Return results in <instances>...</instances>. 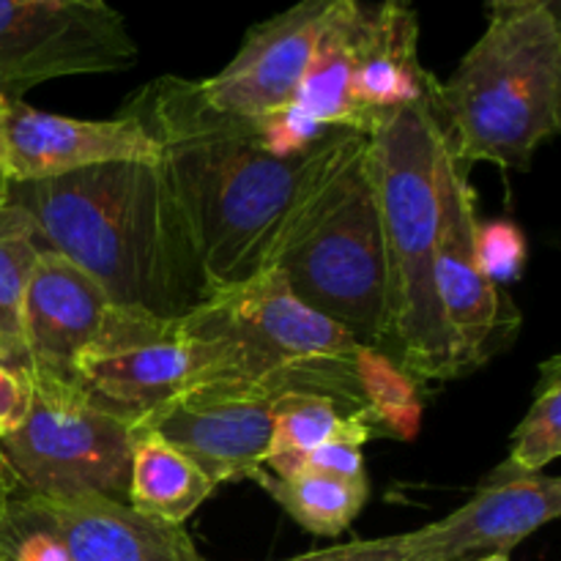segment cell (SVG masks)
Here are the masks:
<instances>
[{
	"instance_id": "obj_13",
	"label": "cell",
	"mask_w": 561,
	"mask_h": 561,
	"mask_svg": "<svg viewBox=\"0 0 561 561\" xmlns=\"http://www.w3.org/2000/svg\"><path fill=\"white\" fill-rule=\"evenodd\" d=\"M337 3L299 0L272 20L252 25L230 64L201 80L203 99L219 113L239 118H261L294 104L318 38Z\"/></svg>"
},
{
	"instance_id": "obj_34",
	"label": "cell",
	"mask_w": 561,
	"mask_h": 561,
	"mask_svg": "<svg viewBox=\"0 0 561 561\" xmlns=\"http://www.w3.org/2000/svg\"><path fill=\"white\" fill-rule=\"evenodd\" d=\"M477 561H510V557H507V553H488V557H482Z\"/></svg>"
},
{
	"instance_id": "obj_25",
	"label": "cell",
	"mask_w": 561,
	"mask_h": 561,
	"mask_svg": "<svg viewBox=\"0 0 561 561\" xmlns=\"http://www.w3.org/2000/svg\"><path fill=\"white\" fill-rule=\"evenodd\" d=\"M474 252L477 263H480L482 274L491 279L493 285L518 283L524 277L526 257V236L510 219H493V222L480 225L477 222L474 233Z\"/></svg>"
},
{
	"instance_id": "obj_21",
	"label": "cell",
	"mask_w": 561,
	"mask_h": 561,
	"mask_svg": "<svg viewBox=\"0 0 561 561\" xmlns=\"http://www.w3.org/2000/svg\"><path fill=\"white\" fill-rule=\"evenodd\" d=\"M252 480L316 537H340L351 529L365 510L370 488L367 480H337V477L299 471L294 477H274L261 469Z\"/></svg>"
},
{
	"instance_id": "obj_1",
	"label": "cell",
	"mask_w": 561,
	"mask_h": 561,
	"mask_svg": "<svg viewBox=\"0 0 561 561\" xmlns=\"http://www.w3.org/2000/svg\"><path fill=\"white\" fill-rule=\"evenodd\" d=\"M121 113L159 146L208 290L244 283L266 266L285 219L351 131H329L301 157H272L261 146L255 118L219 113L203 99L201 80L175 75L142 85Z\"/></svg>"
},
{
	"instance_id": "obj_5",
	"label": "cell",
	"mask_w": 561,
	"mask_h": 561,
	"mask_svg": "<svg viewBox=\"0 0 561 561\" xmlns=\"http://www.w3.org/2000/svg\"><path fill=\"white\" fill-rule=\"evenodd\" d=\"M367 135L387 244L389 345L414 381H449L458 370L436 285V159L444 131L431 93L381 113Z\"/></svg>"
},
{
	"instance_id": "obj_29",
	"label": "cell",
	"mask_w": 561,
	"mask_h": 561,
	"mask_svg": "<svg viewBox=\"0 0 561 561\" xmlns=\"http://www.w3.org/2000/svg\"><path fill=\"white\" fill-rule=\"evenodd\" d=\"M33 400V383L27 370L0 365V438L14 433L25 422Z\"/></svg>"
},
{
	"instance_id": "obj_6",
	"label": "cell",
	"mask_w": 561,
	"mask_h": 561,
	"mask_svg": "<svg viewBox=\"0 0 561 561\" xmlns=\"http://www.w3.org/2000/svg\"><path fill=\"white\" fill-rule=\"evenodd\" d=\"M433 113L460 164L526 170L561 126V27L553 9L491 16L447 82L433 80Z\"/></svg>"
},
{
	"instance_id": "obj_30",
	"label": "cell",
	"mask_w": 561,
	"mask_h": 561,
	"mask_svg": "<svg viewBox=\"0 0 561 561\" xmlns=\"http://www.w3.org/2000/svg\"><path fill=\"white\" fill-rule=\"evenodd\" d=\"M557 0H488V9H491V16H513L524 14V11L531 9H553Z\"/></svg>"
},
{
	"instance_id": "obj_24",
	"label": "cell",
	"mask_w": 561,
	"mask_h": 561,
	"mask_svg": "<svg viewBox=\"0 0 561 561\" xmlns=\"http://www.w3.org/2000/svg\"><path fill=\"white\" fill-rule=\"evenodd\" d=\"M38 252L42 241L27 211L14 203H3L0 206V334L16 343H20L22 290Z\"/></svg>"
},
{
	"instance_id": "obj_7",
	"label": "cell",
	"mask_w": 561,
	"mask_h": 561,
	"mask_svg": "<svg viewBox=\"0 0 561 561\" xmlns=\"http://www.w3.org/2000/svg\"><path fill=\"white\" fill-rule=\"evenodd\" d=\"M25 422L0 438L16 491L33 496H96L126 502L135 425L93 405L71 381L33 376Z\"/></svg>"
},
{
	"instance_id": "obj_10",
	"label": "cell",
	"mask_w": 561,
	"mask_h": 561,
	"mask_svg": "<svg viewBox=\"0 0 561 561\" xmlns=\"http://www.w3.org/2000/svg\"><path fill=\"white\" fill-rule=\"evenodd\" d=\"M436 285L453 345L455 370L480 367L513 340L520 312L507 294L482 274L474 252V190L466 164L455 159L442 137L436 159Z\"/></svg>"
},
{
	"instance_id": "obj_27",
	"label": "cell",
	"mask_w": 561,
	"mask_h": 561,
	"mask_svg": "<svg viewBox=\"0 0 561 561\" xmlns=\"http://www.w3.org/2000/svg\"><path fill=\"white\" fill-rule=\"evenodd\" d=\"M283 561H411L403 535L378 537V540H354L345 546L323 548V551L301 553Z\"/></svg>"
},
{
	"instance_id": "obj_18",
	"label": "cell",
	"mask_w": 561,
	"mask_h": 561,
	"mask_svg": "<svg viewBox=\"0 0 561 561\" xmlns=\"http://www.w3.org/2000/svg\"><path fill=\"white\" fill-rule=\"evenodd\" d=\"M274 427L266 453V471L294 477L305 471L307 455L329 442H356L365 447L378 436L365 411H345L334 398L290 389L272 405Z\"/></svg>"
},
{
	"instance_id": "obj_35",
	"label": "cell",
	"mask_w": 561,
	"mask_h": 561,
	"mask_svg": "<svg viewBox=\"0 0 561 561\" xmlns=\"http://www.w3.org/2000/svg\"><path fill=\"white\" fill-rule=\"evenodd\" d=\"M0 186H5V190H9V186H11V181H9V175H5L3 164H0Z\"/></svg>"
},
{
	"instance_id": "obj_23",
	"label": "cell",
	"mask_w": 561,
	"mask_h": 561,
	"mask_svg": "<svg viewBox=\"0 0 561 561\" xmlns=\"http://www.w3.org/2000/svg\"><path fill=\"white\" fill-rule=\"evenodd\" d=\"M561 455V359L540 365V383L531 409L513 433L510 458L499 469L507 474H542Z\"/></svg>"
},
{
	"instance_id": "obj_8",
	"label": "cell",
	"mask_w": 561,
	"mask_h": 561,
	"mask_svg": "<svg viewBox=\"0 0 561 561\" xmlns=\"http://www.w3.org/2000/svg\"><path fill=\"white\" fill-rule=\"evenodd\" d=\"M137 44L107 0H0V99L47 80L135 66Z\"/></svg>"
},
{
	"instance_id": "obj_28",
	"label": "cell",
	"mask_w": 561,
	"mask_h": 561,
	"mask_svg": "<svg viewBox=\"0 0 561 561\" xmlns=\"http://www.w3.org/2000/svg\"><path fill=\"white\" fill-rule=\"evenodd\" d=\"M305 471L337 477V480H367L362 444L356 442H329L307 455Z\"/></svg>"
},
{
	"instance_id": "obj_20",
	"label": "cell",
	"mask_w": 561,
	"mask_h": 561,
	"mask_svg": "<svg viewBox=\"0 0 561 561\" xmlns=\"http://www.w3.org/2000/svg\"><path fill=\"white\" fill-rule=\"evenodd\" d=\"M359 0H340L316 44L294 104L332 129L370 131L354 102V49Z\"/></svg>"
},
{
	"instance_id": "obj_19",
	"label": "cell",
	"mask_w": 561,
	"mask_h": 561,
	"mask_svg": "<svg viewBox=\"0 0 561 561\" xmlns=\"http://www.w3.org/2000/svg\"><path fill=\"white\" fill-rule=\"evenodd\" d=\"M217 491L211 480L181 449L153 431L135 425L126 504L170 526H184Z\"/></svg>"
},
{
	"instance_id": "obj_26",
	"label": "cell",
	"mask_w": 561,
	"mask_h": 561,
	"mask_svg": "<svg viewBox=\"0 0 561 561\" xmlns=\"http://www.w3.org/2000/svg\"><path fill=\"white\" fill-rule=\"evenodd\" d=\"M255 126L257 137H261V146L266 148L272 157L279 159L301 157V153L310 151L312 146H318L329 131H334L332 126H323L321 121L307 115L305 110L296 107V104H288V107L261 115V118H255Z\"/></svg>"
},
{
	"instance_id": "obj_11",
	"label": "cell",
	"mask_w": 561,
	"mask_h": 561,
	"mask_svg": "<svg viewBox=\"0 0 561 561\" xmlns=\"http://www.w3.org/2000/svg\"><path fill=\"white\" fill-rule=\"evenodd\" d=\"M277 398L241 387H190L135 425L181 449L214 485L252 480L266 469Z\"/></svg>"
},
{
	"instance_id": "obj_4",
	"label": "cell",
	"mask_w": 561,
	"mask_h": 561,
	"mask_svg": "<svg viewBox=\"0 0 561 561\" xmlns=\"http://www.w3.org/2000/svg\"><path fill=\"white\" fill-rule=\"evenodd\" d=\"M263 268L283 274L307 307L340 323L356 343L387 351V244L367 131L340 137L329 162L285 219Z\"/></svg>"
},
{
	"instance_id": "obj_2",
	"label": "cell",
	"mask_w": 561,
	"mask_h": 561,
	"mask_svg": "<svg viewBox=\"0 0 561 561\" xmlns=\"http://www.w3.org/2000/svg\"><path fill=\"white\" fill-rule=\"evenodd\" d=\"M38 241L80 266L113 305L184 318L208 296L186 214L162 159L110 162L9 186Z\"/></svg>"
},
{
	"instance_id": "obj_22",
	"label": "cell",
	"mask_w": 561,
	"mask_h": 561,
	"mask_svg": "<svg viewBox=\"0 0 561 561\" xmlns=\"http://www.w3.org/2000/svg\"><path fill=\"white\" fill-rule=\"evenodd\" d=\"M356 383H359L367 416L378 433H389L400 442H411L420 433V389L387 351L362 345L356 354Z\"/></svg>"
},
{
	"instance_id": "obj_17",
	"label": "cell",
	"mask_w": 561,
	"mask_h": 561,
	"mask_svg": "<svg viewBox=\"0 0 561 561\" xmlns=\"http://www.w3.org/2000/svg\"><path fill=\"white\" fill-rule=\"evenodd\" d=\"M420 22L414 9L387 3H362L354 49V102L367 124L387 110L420 102L431 93L436 77L422 69Z\"/></svg>"
},
{
	"instance_id": "obj_36",
	"label": "cell",
	"mask_w": 561,
	"mask_h": 561,
	"mask_svg": "<svg viewBox=\"0 0 561 561\" xmlns=\"http://www.w3.org/2000/svg\"><path fill=\"white\" fill-rule=\"evenodd\" d=\"M0 561H5V559H3V557H0Z\"/></svg>"
},
{
	"instance_id": "obj_9",
	"label": "cell",
	"mask_w": 561,
	"mask_h": 561,
	"mask_svg": "<svg viewBox=\"0 0 561 561\" xmlns=\"http://www.w3.org/2000/svg\"><path fill=\"white\" fill-rule=\"evenodd\" d=\"M69 381L93 405L135 425L190 387L192 351L184 323L140 307L110 305L71 362Z\"/></svg>"
},
{
	"instance_id": "obj_15",
	"label": "cell",
	"mask_w": 561,
	"mask_h": 561,
	"mask_svg": "<svg viewBox=\"0 0 561 561\" xmlns=\"http://www.w3.org/2000/svg\"><path fill=\"white\" fill-rule=\"evenodd\" d=\"M16 496L58 540L66 561H206L184 526L148 518L126 502L96 493Z\"/></svg>"
},
{
	"instance_id": "obj_31",
	"label": "cell",
	"mask_w": 561,
	"mask_h": 561,
	"mask_svg": "<svg viewBox=\"0 0 561 561\" xmlns=\"http://www.w3.org/2000/svg\"><path fill=\"white\" fill-rule=\"evenodd\" d=\"M0 365L16 367V370H27V356L25 348H22L16 340L0 334Z\"/></svg>"
},
{
	"instance_id": "obj_32",
	"label": "cell",
	"mask_w": 561,
	"mask_h": 561,
	"mask_svg": "<svg viewBox=\"0 0 561 561\" xmlns=\"http://www.w3.org/2000/svg\"><path fill=\"white\" fill-rule=\"evenodd\" d=\"M14 491H16L14 480H11L9 469H5L3 458H0V518H3V513H5V507H9V502H11V496H14Z\"/></svg>"
},
{
	"instance_id": "obj_16",
	"label": "cell",
	"mask_w": 561,
	"mask_h": 561,
	"mask_svg": "<svg viewBox=\"0 0 561 561\" xmlns=\"http://www.w3.org/2000/svg\"><path fill=\"white\" fill-rule=\"evenodd\" d=\"M113 305L80 266L42 247L20 305V343L27 373L69 381L71 362Z\"/></svg>"
},
{
	"instance_id": "obj_12",
	"label": "cell",
	"mask_w": 561,
	"mask_h": 561,
	"mask_svg": "<svg viewBox=\"0 0 561 561\" xmlns=\"http://www.w3.org/2000/svg\"><path fill=\"white\" fill-rule=\"evenodd\" d=\"M159 146L129 115L69 118L0 99V164L11 184L60 179L110 162H157Z\"/></svg>"
},
{
	"instance_id": "obj_33",
	"label": "cell",
	"mask_w": 561,
	"mask_h": 561,
	"mask_svg": "<svg viewBox=\"0 0 561 561\" xmlns=\"http://www.w3.org/2000/svg\"><path fill=\"white\" fill-rule=\"evenodd\" d=\"M387 5H392V9H411V0H383Z\"/></svg>"
},
{
	"instance_id": "obj_3",
	"label": "cell",
	"mask_w": 561,
	"mask_h": 561,
	"mask_svg": "<svg viewBox=\"0 0 561 561\" xmlns=\"http://www.w3.org/2000/svg\"><path fill=\"white\" fill-rule=\"evenodd\" d=\"M181 323L192 351L190 387L299 389L334 398L345 411H365L356 383L362 343L307 307L274 268L208 290Z\"/></svg>"
},
{
	"instance_id": "obj_14",
	"label": "cell",
	"mask_w": 561,
	"mask_h": 561,
	"mask_svg": "<svg viewBox=\"0 0 561 561\" xmlns=\"http://www.w3.org/2000/svg\"><path fill=\"white\" fill-rule=\"evenodd\" d=\"M559 513V477H515L496 469L480 482L471 502L436 524L405 531L403 542L411 561H458L469 553H510L537 529L557 520Z\"/></svg>"
}]
</instances>
